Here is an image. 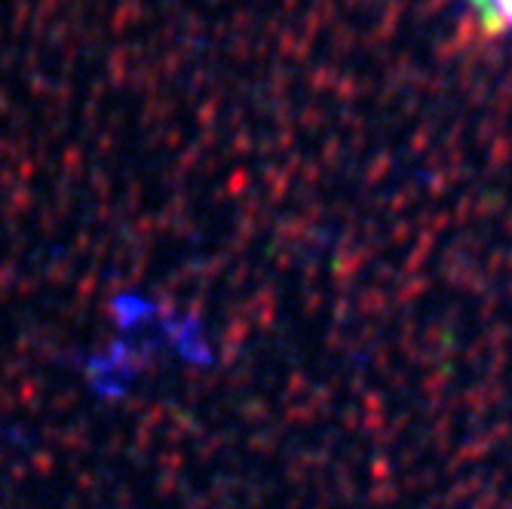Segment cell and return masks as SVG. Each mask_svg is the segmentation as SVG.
Instances as JSON below:
<instances>
[{
    "label": "cell",
    "instance_id": "cell-1",
    "mask_svg": "<svg viewBox=\"0 0 512 509\" xmlns=\"http://www.w3.org/2000/svg\"><path fill=\"white\" fill-rule=\"evenodd\" d=\"M479 19L488 28H509L512 31V0H473Z\"/></svg>",
    "mask_w": 512,
    "mask_h": 509
}]
</instances>
